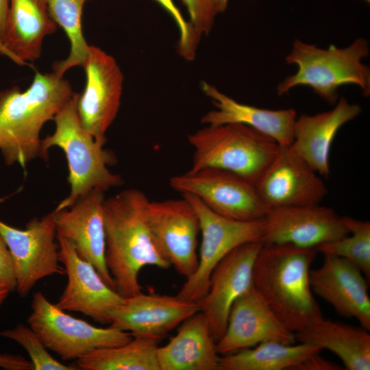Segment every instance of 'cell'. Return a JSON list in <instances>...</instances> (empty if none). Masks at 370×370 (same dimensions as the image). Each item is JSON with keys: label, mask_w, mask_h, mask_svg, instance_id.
Wrapping results in <instances>:
<instances>
[{"label": "cell", "mask_w": 370, "mask_h": 370, "mask_svg": "<svg viewBox=\"0 0 370 370\" xmlns=\"http://www.w3.org/2000/svg\"><path fill=\"white\" fill-rule=\"evenodd\" d=\"M0 284L5 286L10 292L16 288L13 262L9 249L0 234Z\"/></svg>", "instance_id": "33"}, {"label": "cell", "mask_w": 370, "mask_h": 370, "mask_svg": "<svg viewBox=\"0 0 370 370\" xmlns=\"http://www.w3.org/2000/svg\"><path fill=\"white\" fill-rule=\"evenodd\" d=\"M190 16V23L197 34L208 35L218 14L213 0H181Z\"/></svg>", "instance_id": "32"}, {"label": "cell", "mask_w": 370, "mask_h": 370, "mask_svg": "<svg viewBox=\"0 0 370 370\" xmlns=\"http://www.w3.org/2000/svg\"><path fill=\"white\" fill-rule=\"evenodd\" d=\"M47 0H10L0 36V53L19 65L40 58L44 38L57 29Z\"/></svg>", "instance_id": "21"}, {"label": "cell", "mask_w": 370, "mask_h": 370, "mask_svg": "<svg viewBox=\"0 0 370 370\" xmlns=\"http://www.w3.org/2000/svg\"><path fill=\"white\" fill-rule=\"evenodd\" d=\"M158 342L133 337L119 346L95 349L72 365L83 370H160Z\"/></svg>", "instance_id": "27"}, {"label": "cell", "mask_w": 370, "mask_h": 370, "mask_svg": "<svg viewBox=\"0 0 370 370\" xmlns=\"http://www.w3.org/2000/svg\"><path fill=\"white\" fill-rule=\"evenodd\" d=\"M0 367L6 370H33L31 360L21 355L0 354Z\"/></svg>", "instance_id": "35"}, {"label": "cell", "mask_w": 370, "mask_h": 370, "mask_svg": "<svg viewBox=\"0 0 370 370\" xmlns=\"http://www.w3.org/2000/svg\"><path fill=\"white\" fill-rule=\"evenodd\" d=\"M203 313L186 319L169 342L158 347L160 370H220V354Z\"/></svg>", "instance_id": "24"}, {"label": "cell", "mask_w": 370, "mask_h": 370, "mask_svg": "<svg viewBox=\"0 0 370 370\" xmlns=\"http://www.w3.org/2000/svg\"><path fill=\"white\" fill-rule=\"evenodd\" d=\"M201 88L215 107L202 116L201 122L203 124L240 123L267 136L278 145H291L297 117L295 109L271 110L244 104L205 81L201 82Z\"/></svg>", "instance_id": "23"}, {"label": "cell", "mask_w": 370, "mask_h": 370, "mask_svg": "<svg viewBox=\"0 0 370 370\" xmlns=\"http://www.w3.org/2000/svg\"><path fill=\"white\" fill-rule=\"evenodd\" d=\"M213 1L218 14L226 10L228 0H213Z\"/></svg>", "instance_id": "37"}, {"label": "cell", "mask_w": 370, "mask_h": 370, "mask_svg": "<svg viewBox=\"0 0 370 370\" xmlns=\"http://www.w3.org/2000/svg\"><path fill=\"white\" fill-rule=\"evenodd\" d=\"M104 192L95 190L71 206L53 210L56 232L69 241L77 254L90 263L103 281L115 289L106 264V234L103 218Z\"/></svg>", "instance_id": "18"}, {"label": "cell", "mask_w": 370, "mask_h": 370, "mask_svg": "<svg viewBox=\"0 0 370 370\" xmlns=\"http://www.w3.org/2000/svg\"><path fill=\"white\" fill-rule=\"evenodd\" d=\"M200 311L198 302L175 296L148 295L140 292L112 309L110 326L127 332L133 337L164 338L181 323Z\"/></svg>", "instance_id": "17"}, {"label": "cell", "mask_w": 370, "mask_h": 370, "mask_svg": "<svg viewBox=\"0 0 370 370\" xmlns=\"http://www.w3.org/2000/svg\"><path fill=\"white\" fill-rule=\"evenodd\" d=\"M78 93L57 112L53 121L55 130L41 140L40 158L48 159L50 148H60L67 160L70 185L69 195L54 210L68 208L92 190L103 192L123 184L122 177L112 173L108 166L117 160L114 153L103 148L82 126L77 112Z\"/></svg>", "instance_id": "4"}, {"label": "cell", "mask_w": 370, "mask_h": 370, "mask_svg": "<svg viewBox=\"0 0 370 370\" xmlns=\"http://www.w3.org/2000/svg\"><path fill=\"white\" fill-rule=\"evenodd\" d=\"M90 0H47L51 16L64 31L69 42L70 52L66 58L53 64V72L60 77L75 66H82L90 45L82 32V16L85 3Z\"/></svg>", "instance_id": "28"}, {"label": "cell", "mask_w": 370, "mask_h": 370, "mask_svg": "<svg viewBox=\"0 0 370 370\" xmlns=\"http://www.w3.org/2000/svg\"><path fill=\"white\" fill-rule=\"evenodd\" d=\"M349 234L343 217L317 205L269 209L264 218L263 244L315 249Z\"/></svg>", "instance_id": "14"}, {"label": "cell", "mask_w": 370, "mask_h": 370, "mask_svg": "<svg viewBox=\"0 0 370 370\" xmlns=\"http://www.w3.org/2000/svg\"><path fill=\"white\" fill-rule=\"evenodd\" d=\"M320 353V352H319ZM314 354L296 366L293 370H341V366Z\"/></svg>", "instance_id": "34"}, {"label": "cell", "mask_w": 370, "mask_h": 370, "mask_svg": "<svg viewBox=\"0 0 370 370\" xmlns=\"http://www.w3.org/2000/svg\"><path fill=\"white\" fill-rule=\"evenodd\" d=\"M10 291L5 286L0 284V306L8 296Z\"/></svg>", "instance_id": "38"}, {"label": "cell", "mask_w": 370, "mask_h": 370, "mask_svg": "<svg viewBox=\"0 0 370 370\" xmlns=\"http://www.w3.org/2000/svg\"><path fill=\"white\" fill-rule=\"evenodd\" d=\"M367 280L355 264L334 255L325 254L322 264L310 269L312 291L340 315L354 318L370 330V298Z\"/></svg>", "instance_id": "20"}, {"label": "cell", "mask_w": 370, "mask_h": 370, "mask_svg": "<svg viewBox=\"0 0 370 370\" xmlns=\"http://www.w3.org/2000/svg\"><path fill=\"white\" fill-rule=\"evenodd\" d=\"M182 197L190 202L198 215L202 238L197 269L186 279L177 296L198 302L208 290L212 271L225 256L241 245L261 241L264 219H229L213 212L193 195L182 194Z\"/></svg>", "instance_id": "8"}, {"label": "cell", "mask_w": 370, "mask_h": 370, "mask_svg": "<svg viewBox=\"0 0 370 370\" xmlns=\"http://www.w3.org/2000/svg\"><path fill=\"white\" fill-rule=\"evenodd\" d=\"M369 330L323 318L295 333L296 341L317 345L335 354L347 370L370 369Z\"/></svg>", "instance_id": "25"}, {"label": "cell", "mask_w": 370, "mask_h": 370, "mask_svg": "<svg viewBox=\"0 0 370 370\" xmlns=\"http://www.w3.org/2000/svg\"><path fill=\"white\" fill-rule=\"evenodd\" d=\"M188 141L193 149L191 170L221 169L254 184L279 147L271 138L240 123L206 125L189 134Z\"/></svg>", "instance_id": "6"}, {"label": "cell", "mask_w": 370, "mask_h": 370, "mask_svg": "<svg viewBox=\"0 0 370 370\" xmlns=\"http://www.w3.org/2000/svg\"><path fill=\"white\" fill-rule=\"evenodd\" d=\"M266 341L291 345L296 338L295 333L276 317L252 286L232 304L226 330L217 342V350L225 355Z\"/></svg>", "instance_id": "19"}, {"label": "cell", "mask_w": 370, "mask_h": 370, "mask_svg": "<svg viewBox=\"0 0 370 370\" xmlns=\"http://www.w3.org/2000/svg\"><path fill=\"white\" fill-rule=\"evenodd\" d=\"M334 105L328 111L297 116L291 145L315 172L326 178L330 173V149L336 133L362 112L360 105L349 102L344 97Z\"/></svg>", "instance_id": "22"}, {"label": "cell", "mask_w": 370, "mask_h": 370, "mask_svg": "<svg viewBox=\"0 0 370 370\" xmlns=\"http://www.w3.org/2000/svg\"><path fill=\"white\" fill-rule=\"evenodd\" d=\"M270 208L320 204L328 193L325 184L291 145H280L255 183Z\"/></svg>", "instance_id": "13"}, {"label": "cell", "mask_w": 370, "mask_h": 370, "mask_svg": "<svg viewBox=\"0 0 370 370\" xmlns=\"http://www.w3.org/2000/svg\"><path fill=\"white\" fill-rule=\"evenodd\" d=\"M315 249L263 244L255 260L253 287L276 317L296 333L323 318L310 284Z\"/></svg>", "instance_id": "2"}, {"label": "cell", "mask_w": 370, "mask_h": 370, "mask_svg": "<svg viewBox=\"0 0 370 370\" xmlns=\"http://www.w3.org/2000/svg\"><path fill=\"white\" fill-rule=\"evenodd\" d=\"M82 67L86 84L78 94L77 112L86 131L105 144L120 108L124 76L114 58L94 45H90Z\"/></svg>", "instance_id": "11"}, {"label": "cell", "mask_w": 370, "mask_h": 370, "mask_svg": "<svg viewBox=\"0 0 370 370\" xmlns=\"http://www.w3.org/2000/svg\"><path fill=\"white\" fill-rule=\"evenodd\" d=\"M148 227L160 249L177 272L190 278L195 272L200 232L198 215L184 197L149 201L145 208Z\"/></svg>", "instance_id": "12"}, {"label": "cell", "mask_w": 370, "mask_h": 370, "mask_svg": "<svg viewBox=\"0 0 370 370\" xmlns=\"http://www.w3.org/2000/svg\"><path fill=\"white\" fill-rule=\"evenodd\" d=\"M10 5V0H0V36L3 29Z\"/></svg>", "instance_id": "36"}, {"label": "cell", "mask_w": 370, "mask_h": 370, "mask_svg": "<svg viewBox=\"0 0 370 370\" xmlns=\"http://www.w3.org/2000/svg\"><path fill=\"white\" fill-rule=\"evenodd\" d=\"M160 5L173 18L179 29L177 51L186 60H193L201 37L189 21H186L173 0H153Z\"/></svg>", "instance_id": "31"}, {"label": "cell", "mask_w": 370, "mask_h": 370, "mask_svg": "<svg viewBox=\"0 0 370 370\" xmlns=\"http://www.w3.org/2000/svg\"><path fill=\"white\" fill-rule=\"evenodd\" d=\"M70 82L54 72L34 75L27 89L0 91V152L7 165L40 158V132L73 97Z\"/></svg>", "instance_id": "3"}, {"label": "cell", "mask_w": 370, "mask_h": 370, "mask_svg": "<svg viewBox=\"0 0 370 370\" xmlns=\"http://www.w3.org/2000/svg\"><path fill=\"white\" fill-rule=\"evenodd\" d=\"M56 238L67 284L55 304L64 311L81 312L95 322L110 324V312L121 305L125 297L103 281L69 241L58 234Z\"/></svg>", "instance_id": "15"}, {"label": "cell", "mask_w": 370, "mask_h": 370, "mask_svg": "<svg viewBox=\"0 0 370 370\" xmlns=\"http://www.w3.org/2000/svg\"><path fill=\"white\" fill-rule=\"evenodd\" d=\"M0 234L13 262L16 288L26 297L35 284L45 277L65 274L59 262L56 243V227L52 212L29 221L23 230L0 221Z\"/></svg>", "instance_id": "10"}, {"label": "cell", "mask_w": 370, "mask_h": 370, "mask_svg": "<svg viewBox=\"0 0 370 370\" xmlns=\"http://www.w3.org/2000/svg\"><path fill=\"white\" fill-rule=\"evenodd\" d=\"M0 336L10 338L21 345L28 353L34 370H77L55 359L47 351L36 332L22 323L12 329L0 331Z\"/></svg>", "instance_id": "30"}, {"label": "cell", "mask_w": 370, "mask_h": 370, "mask_svg": "<svg viewBox=\"0 0 370 370\" xmlns=\"http://www.w3.org/2000/svg\"><path fill=\"white\" fill-rule=\"evenodd\" d=\"M148 201L141 190L130 188L105 199L103 203L106 264L116 291L123 297L141 292L138 275L143 267H171L147 224Z\"/></svg>", "instance_id": "1"}, {"label": "cell", "mask_w": 370, "mask_h": 370, "mask_svg": "<svg viewBox=\"0 0 370 370\" xmlns=\"http://www.w3.org/2000/svg\"><path fill=\"white\" fill-rule=\"evenodd\" d=\"M169 185L182 195L196 197L209 209L229 219H262L269 210L254 184L226 170L213 167L190 169L171 177Z\"/></svg>", "instance_id": "9"}, {"label": "cell", "mask_w": 370, "mask_h": 370, "mask_svg": "<svg viewBox=\"0 0 370 370\" xmlns=\"http://www.w3.org/2000/svg\"><path fill=\"white\" fill-rule=\"evenodd\" d=\"M322 349L309 343L266 341L221 356L220 370H283L293 369Z\"/></svg>", "instance_id": "26"}, {"label": "cell", "mask_w": 370, "mask_h": 370, "mask_svg": "<svg viewBox=\"0 0 370 370\" xmlns=\"http://www.w3.org/2000/svg\"><path fill=\"white\" fill-rule=\"evenodd\" d=\"M368 41L362 37L345 47L330 45L320 48L296 39L285 57L286 64L297 66V71L277 86L279 96L297 86H308L328 103L338 99V88L357 86L365 97L370 95V69L363 60L369 55Z\"/></svg>", "instance_id": "5"}, {"label": "cell", "mask_w": 370, "mask_h": 370, "mask_svg": "<svg viewBox=\"0 0 370 370\" xmlns=\"http://www.w3.org/2000/svg\"><path fill=\"white\" fill-rule=\"evenodd\" d=\"M262 245L257 241L236 247L211 273L208 290L198 304L216 343L226 330L232 304L253 286L254 266Z\"/></svg>", "instance_id": "16"}, {"label": "cell", "mask_w": 370, "mask_h": 370, "mask_svg": "<svg viewBox=\"0 0 370 370\" xmlns=\"http://www.w3.org/2000/svg\"><path fill=\"white\" fill-rule=\"evenodd\" d=\"M31 308L29 327L45 347L63 360H76L95 349L119 346L133 338L127 332L97 328L72 317L40 291L34 294Z\"/></svg>", "instance_id": "7"}, {"label": "cell", "mask_w": 370, "mask_h": 370, "mask_svg": "<svg viewBox=\"0 0 370 370\" xmlns=\"http://www.w3.org/2000/svg\"><path fill=\"white\" fill-rule=\"evenodd\" d=\"M349 234L316 248L317 252L343 258L358 267L367 280L370 278V223L343 217Z\"/></svg>", "instance_id": "29"}]
</instances>
